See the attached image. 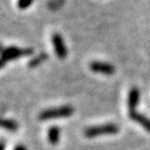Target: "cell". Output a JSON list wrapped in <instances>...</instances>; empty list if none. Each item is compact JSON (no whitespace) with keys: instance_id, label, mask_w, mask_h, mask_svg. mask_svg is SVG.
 I'll use <instances>...</instances> for the list:
<instances>
[{"instance_id":"obj_2","label":"cell","mask_w":150,"mask_h":150,"mask_svg":"<svg viewBox=\"0 0 150 150\" xmlns=\"http://www.w3.org/2000/svg\"><path fill=\"white\" fill-rule=\"evenodd\" d=\"M119 132V127L113 123H107V124L92 126L84 130V136L89 139L96 137H100L103 134H112Z\"/></svg>"},{"instance_id":"obj_6","label":"cell","mask_w":150,"mask_h":150,"mask_svg":"<svg viewBox=\"0 0 150 150\" xmlns=\"http://www.w3.org/2000/svg\"><path fill=\"white\" fill-rule=\"evenodd\" d=\"M129 117L134 122H137V124H139L145 131L150 133V119H148L146 116L134 110V111H129Z\"/></svg>"},{"instance_id":"obj_11","label":"cell","mask_w":150,"mask_h":150,"mask_svg":"<svg viewBox=\"0 0 150 150\" xmlns=\"http://www.w3.org/2000/svg\"><path fill=\"white\" fill-rule=\"evenodd\" d=\"M32 2H33V0H18V7L21 10H25V9L30 7Z\"/></svg>"},{"instance_id":"obj_3","label":"cell","mask_w":150,"mask_h":150,"mask_svg":"<svg viewBox=\"0 0 150 150\" xmlns=\"http://www.w3.org/2000/svg\"><path fill=\"white\" fill-rule=\"evenodd\" d=\"M74 109L71 105H62L43 110L39 114V119L42 121L54 118H62V117H69L73 114Z\"/></svg>"},{"instance_id":"obj_10","label":"cell","mask_w":150,"mask_h":150,"mask_svg":"<svg viewBox=\"0 0 150 150\" xmlns=\"http://www.w3.org/2000/svg\"><path fill=\"white\" fill-rule=\"evenodd\" d=\"M1 127L6 131L16 132L18 130V123L12 119H2Z\"/></svg>"},{"instance_id":"obj_4","label":"cell","mask_w":150,"mask_h":150,"mask_svg":"<svg viewBox=\"0 0 150 150\" xmlns=\"http://www.w3.org/2000/svg\"><path fill=\"white\" fill-rule=\"evenodd\" d=\"M52 43L58 58L61 59H64L67 58V46L64 44V40L62 35L59 33H54L52 36Z\"/></svg>"},{"instance_id":"obj_12","label":"cell","mask_w":150,"mask_h":150,"mask_svg":"<svg viewBox=\"0 0 150 150\" xmlns=\"http://www.w3.org/2000/svg\"><path fill=\"white\" fill-rule=\"evenodd\" d=\"M14 150H28V149H26V147L25 145H18L15 147Z\"/></svg>"},{"instance_id":"obj_5","label":"cell","mask_w":150,"mask_h":150,"mask_svg":"<svg viewBox=\"0 0 150 150\" xmlns=\"http://www.w3.org/2000/svg\"><path fill=\"white\" fill-rule=\"evenodd\" d=\"M90 69L96 73H100L104 75H113L115 72V67L113 64L105 62L94 61L90 64Z\"/></svg>"},{"instance_id":"obj_9","label":"cell","mask_w":150,"mask_h":150,"mask_svg":"<svg viewBox=\"0 0 150 150\" xmlns=\"http://www.w3.org/2000/svg\"><path fill=\"white\" fill-rule=\"evenodd\" d=\"M48 139L52 145H56L59 139V129L58 126H52L48 131Z\"/></svg>"},{"instance_id":"obj_7","label":"cell","mask_w":150,"mask_h":150,"mask_svg":"<svg viewBox=\"0 0 150 150\" xmlns=\"http://www.w3.org/2000/svg\"><path fill=\"white\" fill-rule=\"evenodd\" d=\"M139 91L137 88H132L128 96V107L129 111H134L136 110V107L139 104Z\"/></svg>"},{"instance_id":"obj_8","label":"cell","mask_w":150,"mask_h":150,"mask_svg":"<svg viewBox=\"0 0 150 150\" xmlns=\"http://www.w3.org/2000/svg\"><path fill=\"white\" fill-rule=\"evenodd\" d=\"M48 57H49V56H48V54H46V53H40L39 55H37L36 57H34L33 59H31L30 61L28 62V67L29 68L38 67L41 64H43L44 62L47 61Z\"/></svg>"},{"instance_id":"obj_13","label":"cell","mask_w":150,"mask_h":150,"mask_svg":"<svg viewBox=\"0 0 150 150\" xmlns=\"http://www.w3.org/2000/svg\"><path fill=\"white\" fill-rule=\"evenodd\" d=\"M0 145H1V148H0V150H4V148H5V143H4V142H1Z\"/></svg>"},{"instance_id":"obj_1","label":"cell","mask_w":150,"mask_h":150,"mask_svg":"<svg viewBox=\"0 0 150 150\" xmlns=\"http://www.w3.org/2000/svg\"><path fill=\"white\" fill-rule=\"evenodd\" d=\"M33 49L32 48H19V47H7L3 48L1 52V62L0 65L1 67H4L6 62L17 59L21 57H28L33 54Z\"/></svg>"}]
</instances>
